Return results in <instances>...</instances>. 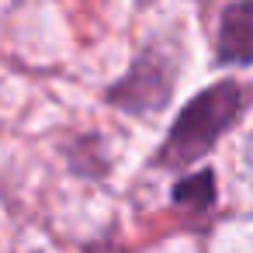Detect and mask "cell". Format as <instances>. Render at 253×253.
Wrapping results in <instances>:
<instances>
[{
    "instance_id": "6da1fadb",
    "label": "cell",
    "mask_w": 253,
    "mask_h": 253,
    "mask_svg": "<svg viewBox=\"0 0 253 253\" xmlns=\"http://www.w3.org/2000/svg\"><path fill=\"white\" fill-rule=\"evenodd\" d=\"M239 108H243V94L232 84H218V87L205 90L201 97H194L184 108V115L177 118V125L160 153V163L177 167V163H191L201 153H208L215 146V139L236 122Z\"/></svg>"
},
{
    "instance_id": "3957f363",
    "label": "cell",
    "mask_w": 253,
    "mask_h": 253,
    "mask_svg": "<svg viewBox=\"0 0 253 253\" xmlns=\"http://www.w3.org/2000/svg\"><path fill=\"white\" fill-rule=\"evenodd\" d=\"M146 80H153V84H156V97L163 101V94H167V90H163V87H167V80H163V77H156V73H146ZM132 90H142V87H139V77H135V73H132V77H128V80H125L122 87H118V97H125V94H132Z\"/></svg>"
},
{
    "instance_id": "7a4b0ae2",
    "label": "cell",
    "mask_w": 253,
    "mask_h": 253,
    "mask_svg": "<svg viewBox=\"0 0 253 253\" xmlns=\"http://www.w3.org/2000/svg\"><path fill=\"white\" fill-rule=\"evenodd\" d=\"M253 52V18H250V0H239L225 11L222 21V59L246 63Z\"/></svg>"
}]
</instances>
